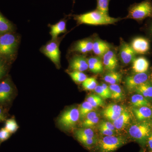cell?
<instances>
[{
	"label": "cell",
	"instance_id": "1",
	"mask_svg": "<svg viewBox=\"0 0 152 152\" xmlns=\"http://www.w3.org/2000/svg\"><path fill=\"white\" fill-rule=\"evenodd\" d=\"M75 20L80 24L94 25H106L113 24L119 21L120 19L112 18L109 15L96 9L83 14L74 16Z\"/></svg>",
	"mask_w": 152,
	"mask_h": 152
},
{
	"label": "cell",
	"instance_id": "2",
	"mask_svg": "<svg viewBox=\"0 0 152 152\" xmlns=\"http://www.w3.org/2000/svg\"><path fill=\"white\" fill-rule=\"evenodd\" d=\"M152 18V1L144 0L134 3L128 9V14L125 19H132L139 22Z\"/></svg>",
	"mask_w": 152,
	"mask_h": 152
},
{
	"label": "cell",
	"instance_id": "3",
	"mask_svg": "<svg viewBox=\"0 0 152 152\" xmlns=\"http://www.w3.org/2000/svg\"><path fill=\"white\" fill-rule=\"evenodd\" d=\"M18 45V39L12 32L0 35V58L10 60L13 58Z\"/></svg>",
	"mask_w": 152,
	"mask_h": 152
},
{
	"label": "cell",
	"instance_id": "4",
	"mask_svg": "<svg viewBox=\"0 0 152 152\" xmlns=\"http://www.w3.org/2000/svg\"><path fill=\"white\" fill-rule=\"evenodd\" d=\"M126 139L119 136H104L96 145L98 152H113L126 143Z\"/></svg>",
	"mask_w": 152,
	"mask_h": 152
},
{
	"label": "cell",
	"instance_id": "5",
	"mask_svg": "<svg viewBox=\"0 0 152 152\" xmlns=\"http://www.w3.org/2000/svg\"><path fill=\"white\" fill-rule=\"evenodd\" d=\"M129 133L133 140L142 145H145L152 133L151 126L149 123H137L131 126Z\"/></svg>",
	"mask_w": 152,
	"mask_h": 152
},
{
	"label": "cell",
	"instance_id": "6",
	"mask_svg": "<svg viewBox=\"0 0 152 152\" xmlns=\"http://www.w3.org/2000/svg\"><path fill=\"white\" fill-rule=\"evenodd\" d=\"M79 119V109L76 107L70 108L61 115L58 120V124L64 130H70L75 127Z\"/></svg>",
	"mask_w": 152,
	"mask_h": 152
},
{
	"label": "cell",
	"instance_id": "7",
	"mask_svg": "<svg viewBox=\"0 0 152 152\" xmlns=\"http://www.w3.org/2000/svg\"><path fill=\"white\" fill-rule=\"evenodd\" d=\"M42 51L54 63L57 68L60 67L61 52L56 41L54 40L46 44L42 48Z\"/></svg>",
	"mask_w": 152,
	"mask_h": 152
},
{
	"label": "cell",
	"instance_id": "8",
	"mask_svg": "<svg viewBox=\"0 0 152 152\" xmlns=\"http://www.w3.org/2000/svg\"><path fill=\"white\" fill-rule=\"evenodd\" d=\"M12 84L9 78L5 79L0 82V105L9 102L13 94Z\"/></svg>",
	"mask_w": 152,
	"mask_h": 152
},
{
	"label": "cell",
	"instance_id": "9",
	"mask_svg": "<svg viewBox=\"0 0 152 152\" xmlns=\"http://www.w3.org/2000/svg\"><path fill=\"white\" fill-rule=\"evenodd\" d=\"M137 54L135 53L131 45L121 39L120 47L119 58L121 61L124 64L132 62L135 58Z\"/></svg>",
	"mask_w": 152,
	"mask_h": 152
},
{
	"label": "cell",
	"instance_id": "10",
	"mask_svg": "<svg viewBox=\"0 0 152 152\" xmlns=\"http://www.w3.org/2000/svg\"><path fill=\"white\" fill-rule=\"evenodd\" d=\"M149 41L148 38L137 37L133 39L130 45L137 54H146L150 50Z\"/></svg>",
	"mask_w": 152,
	"mask_h": 152
},
{
	"label": "cell",
	"instance_id": "11",
	"mask_svg": "<svg viewBox=\"0 0 152 152\" xmlns=\"http://www.w3.org/2000/svg\"><path fill=\"white\" fill-rule=\"evenodd\" d=\"M150 77V76L146 72L137 73L127 77L125 80V85L128 90H134L138 86L149 80Z\"/></svg>",
	"mask_w": 152,
	"mask_h": 152
},
{
	"label": "cell",
	"instance_id": "12",
	"mask_svg": "<svg viewBox=\"0 0 152 152\" xmlns=\"http://www.w3.org/2000/svg\"><path fill=\"white\" fill-rule=\"evenodd\" d=\"M102 58L105 69L109 72L115 71L118 63V58L115 52L110 49L105 53Z\"/></svg>",
	"mask_w": 152,
	"mask_h": 152
},
{
	"label": "cell",
	"instance_id": "13",
	"mask_svg": "<svg viewBox=\"0 0 152 152\" xmlns=\"http://www.w3.org/2000/svg\"><path fill=\"white\" fill-rule=\"evenodd\" d=\"M69 69L72 71L83 72L88 69V59L84 56H77L71 59Z\"/></svg>",
	"mask_w": 152,
	"mask_h": 152
},
{
	"label": "cell",
	"instance_id": "14",
	"mask_svg": "<svg viewBox=\"0 0 152 152\" xmlns=\"http://www.w3.org/2000/svg\"><path fill=\"white\" fill-rule=\"evenodd\" d=\"M94 41L92 39H86L78 41L75 44L72 50L85 54L92 51Z\"/></svg>",
	"mask_w": 152,
	"mask_h": 152
},
{
	"label": "cell",
	"instance_id": "15",
	"mask_svg": "<svg viewBox=\"0 0 152 152\" xmlns=\"http://www.w3.org/2000/svg\"><path fill=\"white\" fill-rule=\"evenodd\" d=\"M132 69L136 73L146 72L149 67L148 61L145 57L135 58L132 62Z\"/></svg>",
	"mask_w": 152,
	"mask_h": 152
},
{
	"label": "cell",
	"instance_id": "16",
	"mask_svg": "<svg viewBox=\"0 0 152 152\" xmlns=\"http://www.w3.org/2000/svg\"><path fill=\"white\" fill-rule=\"evenodd\" d=\"M110 49V45L104 41L99 39L94 41L92 51L98 57H102Z\"/></svg>",
	"mask_w": 152,
	"mask_h": 152
},
{
	"label": "cell",
	"instance_id": "17",
	"mask_svg": "<svg viewBox=\"0 0 152 152\" xmlns=\"http://www.w3.org/2000/svg\"><path fill=\"white\" fill-rule=\"evenodd\" d=\"M88 69L94 73H101L103 72L104 66L100 57H91L88 59Z\"/></svg>",
	"mask_w": 152,
	"mask_h": 152
},
{
	"label": "cell",
	"instance_id": "18",
	"mask_svg": "<svg viewBox=\"0 0 152 152\" xmlns=\"http://www.w3.org/2000/svg\"><path fill=\"white\" fill-rule=\"evenodd\" d=\"M133 91L145 98H152V83L151 80L147 81L136 87Z\"/></svg>",
	"mask_w": 152,
	"mask_h": 152
},
{
	"label": "cell",
	"instance_id": "19",
	"mask_svg": "<svg viewBox=\"0 0 152 152\" xmlns=\"http://www.w3.org/2000/svg\"><path fill=\"white\" fill-rule=\"evenodd\" d=\"M50 34L52 39L53 40L56 39L60 34L66 32V21L65 20H60L56 24L50 26Z\"/></svg>",
	"mask_w": 152,
	"mask_h": 152
},
{
	"label": "cell",
	"instance_id": "20",
	"mask_svg": "<svg viewBox=\"0 0 152 152\" xmlns=\"http://www.w3.org/2000/svg\"><path fill=\"white\" fill-rule=\"evenodd\" d=\"M130 120V114L128 112L124 110L118 118L113 121V124L116 129L121 130L129 124Z\"/></svg>",
	"mask_w": 152,
	"mask_h": 152
},
{
	"label": "cell",
	"instance_id": "21",
	"mask_svg": "<svg viewBox=\"0 0 152 152\" xmlns=\"http://www.w3.org/2000/svg\"><path fill=\"white\" fill-rule=\"evenodd\" d=\"M134 113L137 119L140 121L149 118L152 115V110L147 106L134 109Z\"/></svg>",
	"mask_w": 152,
	"mask_h": 152
},
{
	"label": "cell",
	"instance_id": "22",
	"mask_svg": "<svg viewBox=\"0 0 152 152\" xmlns=\"http://www.w3.org/2000/svg\"><path fill=\"white\" fill-rule=\"evenodd\" d=\"M13 30L14 27L12 23L0 12V35L12 32Z\"/></svg>",
	"mask_w": 152,
	"mask_h": 152
},
{
	"label": "cell",
	"instance_id": "23",
	"mask_svg": "<svg viewBox=\"0 0 152 152\" xmlns=\"http://www.w3.org/2000/svg\"><path fill=\"white\" fill-rule=\"evenodd\" d=\"M131 103L133 106L136 107L150 105L148 101L142 95L137 94L132 96L131 99Z\"/></svg>",
	"mask_w": 152,
	"mask_h": 152
},
{
	"label": "cell",
	"instance_id": "24",
	"mask_svg": "<svg viewBox=\"0 0 152 152\" xmlns=\"http://www.w3.org/2000/svg\"><path fill=\"white\" fill-rule=\"evenodd\" d=\"M103 79L105 82L110 84H117L121 80L122 75L119 73L115 71L109 72L105 75Z\"/></svg>",
	"mask_w": 152,
	"mask_h": 152
},
{
	"label": "cell",
	"instance_id": "25",
	"mask_svg": "<svg viewBox=\"0 0 152 152\" xmlns=\"http://www.w3.org/2000/svg\"><path fill=\"white\" fill-rule=\"evenodd\" d=\"M76 139L80 143L88 149L92 148L97 143V139L90 138L80 136H75Z\"/></svg>",
	"mask_w": 152,
	"mask_h": 152
},
{
	"label": "cell",
	"instance_id": "26",
	"mask_svg": "<svg viewBox=\"0 0 152 152\" xmlns=\"http://www.w3.org/2000/svg\"><path fill=\"white\" fill-rule=\"evenodd\" d=\"M94 109V108L93 107V106L87 101L83 102L80 105L78 109L79 113H80V119H84L87 114L92 111Z\"/></svg>",
	"mask_w": 152,
	"mask_h": 152
},
{
	"label": "cell",
	"instance_id": "27",
	"mask_svg": "<svg viewBox=\"0 0 152 152\" xmlns=\"http://www.w3.org/2000/svg\"><path fill=\"white\" fill-rule=\"evenodd\" d=\"M87 102H89L94 108L103 105V99L98 94H91L87 98Z\"/></svg>",
	"mask_w": 152,
	"mask_h": 152
},
{
	"label": "cell",
	"instance_id": "28",
	"mask_svg": "<svg viewBox=\"0 0 152 152\" xmlns=\"http://www.w3.org/2000/svg\"><path fill=\"white\" fill-rule=\"evenodd\" d=\"M109 87L110 90L111 99L114 100H120L122 99V91L118 85H110Z\"/></svg>",
	"mask_w": 152,
	"mask_h": 152
},
{
	"label": "cell",
	"instance_id": "29",
	"mask_svg": "<svg viewBox=\"0 0 152 152\" xmlns=\"http://www.w3.org/2000/svg\"><path fill=\"white\" fill-rule=\"evenodd\" d=\"M75 136H80L90 138L97 139L94 131L89 128L77 129L75 131Z\"/></svg>",
	"mask_w": 152,
	"mask_h": 152
},
{
	"label": "cell",
	"instance_id": "30",
	"mask_svg": "<svg viewBox=\"0 0 152 152\" xmlns=\"http://www.w3.org/2000/svg\"><path fill=\"white\" fill-rule=\"evenodd\" d=\"M4 128L9 132L12 134L18 131L19 129V126L15 119L11 118L6 120Z\"/></svg>",
	"mask_w": 152,
	"mask_h": 152
},
{
	"label": "cell",
	"instance_id": "31",
	"mask_svg": "<svg viewBox=\"0 0 152 152\" xmlns=\"http://www.w3.org/2000/svg\"><path fill=\"white\" fill-rule=\"evenodd\" d=\"M73 80L77 83H83L88 78L86 75L83 72L72 71L69 73Z\"/></svg>",
	"mask_w": 152,
	"mask_h": 152
},
{
	"label": "cell",
	"instance_id": "32",
	"mask_svg": "<svg viewBox=\"0 0 152 152\" xmlns=\"http://www.w3.org/2000/svg\"><path fill=\"white\" fill-rule=\"evenodd\" d=\"M82 85L85 90H94L96 87L98 86L96 80L94 77H88L82 83Z\"/></svg>",
	"mask_w": 152,
	"mask_h": 152
},
{
	"label": "cell",
	"instance_id": "33",
	"mask_svg": "<svg viewBox=\"0 0 152 152\" xmlns=\"http://www.w3.org/2000/svg\"><path fill=\"white\" fill-rule=\"evenodd\" d=\"M110 1V0H97V10L104 13L109 15V5Z\"/></svg>",
	"mask_w": 152,
	"mask_h": 152
},
{
	"label": "cell",
	"instance_id": "34",
	"mask_svg": "<svg viewBox=\"0 0 152 152\" xmlns=\"http://www.w3.org/2000/svg\"><path fill=\"white\" fill-rule=\"evenodd\" d=\"M124 110L121 106L116 104H111L106 107L103 113H122Z\"/></svg>",
	"mask_w": 152,
	"mask_h": 152
},
{
	"label": "cell",
	"instance_id": "35",
	"mask_svg": "<svg viewBox=\"0 0 152 152\" xmlns=\"http://www.w3.org/2000/svg\"><path fill=\"white\" fill-rule=\"evenodd\" d=\"M143 31L148 37V39L152 42V18L148 19L144 25Z\"/></svg>",
	"mask_w": 152,
	"mask_h": 152
},
{
	"label": "cell",
	"instance_id": "36",
	"mask_svg": "<svg viewBox=\"0 0 152 152\" xmlns=\"http://www.w3.org/2000/svg\"><path fill=\"white\" fill-rule=\"evenodd\" d=\"M95 92L97 94L99 95L103 99H110L111 96L110 95L107 93L104 89L102 87V86H97L95 89Z\"/></svg>",
	"mask_w": 152,
	"mask_h": 152
},
{
	"label": "cell",
	"instance_id": "37",
	"mask_svg": "<svg viewBox=\"0 0 152 152\" xmlns=\"http://www.w3.org/2000/svg\"><path fill=\"white\" fill-rule=\"evenodd\" d=\"M99 117L96 116L94 118L91 119L86 121L84 120L83 122L82 123V126L85 128H91L94 126L95 125L99 122Z\"/></svg>",
	"mask_w": 152,
	"mask_h": 152
},
{
	"label": "cell",
	"instance_id": "38",
	"mask_svg": "<svg viewBox=\"0 0 152 152\" xmlns=\"http://www.w3.org/2000/svg\"><path fill=\"white\" fill-rule=\"evenodd\" d=\"M12 134L9 132L5 128H1L0 129V146L3 142L8 140Z\"/></svg>",
	"mask_w": 152,
	"mask_h": 152
},
{
	"label": "cell",
	"instance_id": "39",
	"mask_svg": "<svg viewBox=\"0 0 152 152\" xmlns=\"http://www.w3.org/2000/svg\"><path fill=\"white\" fill-rule=\"evenodd\" d=\"M7 71V65L5 60L0 58V80L5 75Z\"/></svg>",
	"mask_w": 152,
	"mask_h": 152
},
{
	"label": "cell",
	"instance_id": "40",
	"mask_svg": "<svg viewBox=\"0 0 152 152\" xmlns=\"http://www.w3.org/2000/svg\"><path fill=\"white\" fill-rule=\"evenodd\" d=\"M99 131L104 136H113L115 135V132L111 130L107 129L106 127L102 126L100 124L99 125Z\"/></svg>",
	"mask_w": 152,
	"mask_h": 152
},
{
	"label": "cell",
	"instance_id": "41",
	"mask_svg": "<svg viewBox=\"0 0 152 152\" xmlns=\"http://www.w3.org/2000/svg\"><path fill=\"white\" fill-rule=\"evenodd\" d=\"M122 113H103V115L107 119L113 121L118 118Z\"/></svg>",
	"mask_w": 152,
	"mask_h": 152
},
{
	"label": "cell",
	"instance_id": "42",
	"mask_svg": "<svg viewBox=\"0 0 152 152\" xmlns=\"http://www.w3.org/2000/svg\"><path fill=\"white\" fill-rule=\"evenodd\" d=\"M100 125L106 127L107 129L113 131L114 132H115V128L113 123L109 122H103L101 123Z\"/></svg>",
	"mask_w": 152,
	"mask_h": 152
},
{
	"label": "cell",
	"instance_id": "43",
	"mask_svg": "<svg viewBox=\"0 0 152 152\" xmlns=\"http://www.w3.org/2000/svg\"><path fill=\"white\" fill-rule=\"evenodd\" d=\"M7 114L2 106H0V122L4 121L7 119Z\"/></svg>",
	"mask_w": 152,
	"mask_h": 152
},
{
	"label": "cell",
	"instance_id": "44",
	"mask_svg": "<svg viewBox=\"0 0 152 152\" xmlns=\"http://www.w3.org/2000/svg\"><path fill=\"white\" fill-rule=\"evenodd\" d=\"M147 143H148V145L150 149L152 151V132L151 133L149 137L148 138Z\"/></svg>",
	"mask_w": 152,
	"mask_h": 152
},
{
	"label": "cell",
	"instance_id": "45",
	"mask_svg": "<svg viewBox=\"0 0 152 152\" xmlns=\"http://www.w3.org/2000/svg\"><path fill=\"white\" fill-rule=\"evenodd\" d=\"M150 80L151 81V83H152V73L151 74V76H150Z\"/></svg>",
	"mask_w": 152,
	"mask_h": 152
},
{
	"label": "cell",
	"instance_id": "46",
	"mask_svg": "<svg viewBox=\"0 0 152 152\" xmlns=\"http://www.w3.org/2000/svg\"></svg>",
	"mask_w": 152,
	"mask_h": 152
}]
</instances>
